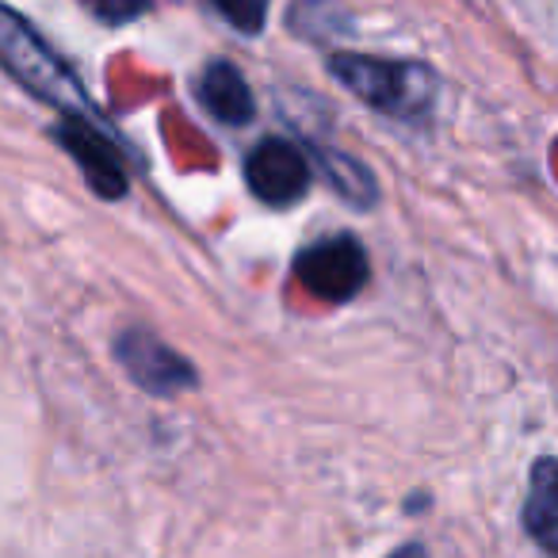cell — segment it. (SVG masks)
I'll use <instances>...</instances> for the list:
<instances>
[{
	"mask_svg": "<svg viewBox=\"0 0 558 558\" xmlns=\"http://www.w3.org/2000/svg\"><path fill=\"white\" fill-rule=\"evenodd\" d=\"M0 70L9 73L16 85H24L35 100L62 111V119L100 123L85 85L77 81V73H73L70 65L47 47V39H43L20 12H12L9 4H0Z\"/></svg>",
	"mask_w": 558,
	"mask_h": 558,
	"instance_id": "1",
	"label": "cell"
},
{
	"mask_svg": "<svg viewBox=\"0 0 558 558\" xmlns=\"http://www.w3.org/2000/svg\"><path fill=\"white\" fill-rule=\"evenodd\" d=\"M329 73L349 88L352 96H360L364 104H372L375 111L390 119H425L436 104V77L433 70H425L421 62H383V58H364V54H333L329 58Z\"/></svg>",
	"mask_w": 558,
	"mask_h": 558,
	"instance_id": "2",
	"label": "cell"
},
{
	"mask_svg": "<svg viewBox=\"0 0 558 558\" xmlns=\"http://www.w3.org/2000/svg\"><path fill=\"white\" fill-rule=\"evenodd\" d=\"M295 279L322 303H349L367 283V253L352 233H337L295 256Z\"/></svg>",
	"mask_w": 558,
	"mask_h": 558,
	"instance_id": "3",
	"label": "cell"
},
{
	"mask_svg": "<svg viewBox=\"0 0 558 558\" xmlns=\"http://www.w3.org/2000/svg\"><path fill=\"white\" fill-rule=\"evenodd\" d=\"M248 192L268 207H291L311 192V157L288 138H264L253 154L245 157Z\"/></svg>",
	"mask_w": 558,
	"mask_h": 558,
	"instance_id": "4",
	"label": "cell"
},
{
	"mask_svg": "<svg viewBox=\"0 0 558 558\" xmlns=\"http://www.w3.org/2000/svg\"><path fill=\"white\" fill-rule=\"evenodd\" d=\"M116 356L126 375L157 398H177L195 387V367L146 329H126L116 341Z\"/></svg>",
	"mask_w": 558,
	"mask_h": 558,
	"instance_id": "5",
	"label": "cell"
},
{
	"mask_svg": "<svg viewBox=\"0 0 558 558\" xmlns=\"http://www.w3.org/2000/svg\"><path fill=\"white\" fill-rule=\"evenodd\" d=\"M54 138L70 149L73 161L85 169V180L96 195L104 199H119L126 195V172L119 161V149L111 146V138L100 131V123H85V119H62L54 131Z\"/></svg>",
	"mask_w": 558,
	"mask_h": 558,
	"instance_id": "6",
	"label": "cell"
},
{
	"mask_svg": "<svg viewBox=\"0 0 558 558\" xmlns=\"http://www.w3.org/2000/svg\"><path fill=\"white\" fill-rule=\"evenodd\" d=\"M199 104L210 111L215 119H222L226 126H245L256 116V100L248 81L241 77L238 65L230 62H210L199 73V88H195Z\"/></svg>",
	"mask_w": 558,
	"mask_h": 558,
	"instance_id": "7",
	"label": "cell"
},
{
	"mask_svg": "<svg viewBox=\"0 0 558 558\" xmlns=\"http://www.w3.org/2000/svg\"><path fill=\"white\" fill-rule=\"evenodd\" d=\"M524 527L550 558H558V459L532 466V486L524 501Z\"/></svg>",
	"mask_w": 558,
	"mask_h": 558,
	"instance_id": "8",
	"label": "cell"
},
{
	"mask_svg": "<svg viewBox=\"0 0 558 558\" xmlns=\"http://www.w3.org/2000/svg\"><path fill=\"white\" fill-rule=\"evenodd\" d=\"M318 165L326 169L329 184H337V192H341L349 203H356V207H372L375 203V180L364 165L337 154V149H318Z\"/></svg>",
	"mask_w": 558,
	"mask_h": 558,
	"instance_id": "9",
	"label": "cell"
},
{
	"mask_svg": "<svg viewBox=\"0 0 558 558\" xmlns=\"http://www.w3.org/2000/svg\"><path fill=\"white\" fill-rule=\"evenodd\" d=\"M210 4H215L218 16L230 20L245 35H256L268 20V0H210Z\"/></svg>",
	"mask_w": 558,
	"mask_h": 558,
	"instance_id": "10",
	"label": "cell"
},
{
	"mask_svg": "<svg viewBox=\"0 0 558 558\" xmlns=\"http://www.w3.org/2000/svg\"><path fill=\"white\" fill-rule=\"evenodd\" d=\"M390 558H428V550H425V547H417V543H405V547H398Z\"/></svg>",
	"mask_w": 558,
	"mask_h": 558,
	"instance_id": "11",
	"label": "cell"
}]
</instances>
